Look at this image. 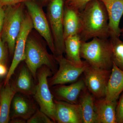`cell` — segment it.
I'll list each match as a JSON object with an SVG mask.
<instances>
[{"label": "cell", "instance_id": "28", "mask_svg": "<svg viewBox=\"0 0 123 123\" xmlns=\"http://www.w3.org/2000/svg\"><path fill=\"white\" fill-rule=\"evenodd\" d=\"M5 9L3 8V7L0 6V37L2 33Z\"/></svg>", "mask_w": 123, "mask_h": 123}, {"label": "cell", "instance_id": "7", "mask_svg": "<svg viewBox=\"0 0 123 123\" xmlns=\"http://www.w3.org/2000/svg\"><path fill=\"white\" fill-rule=\"evenodd\" d=\"M55 59L59 68L54 75L48 79L49 85L50 87L75 82L90 65L86 61L78 63L70 61L63 55Z\"/></svg>", "mask_w": 123, "mask_h": 123}, {"label": "cell", "instance_id": "16", "mask_svg": "<svg viewBox=\"0 0 123 123\" xmlns=\"http://www.w3.org/2000/svg\"><path fill=\"white\" fill-rule=\"evenodd\" d=\"M34 79L27 66L23 65L19 69L15 81L11 85L17 93L29 96L34 95L36 86Z\"/></svg>", "mask_w": 123, "mask_h": 123}, {"label": "cell", "instance_id": "22", "mask_svg": "<svg viewBox=\"0 0 123 123\" xmlns=\"http://www.w3.org/2000/svg\"><path fill=\"white\" fill-rule=\"evenodd\" d=\"M109 39L112 47L113 62L123 70V42L116 36H111Z\"/></svg>", "mask_w": 123, "mask_h": 123}, {"label": "cell", "instance_id": "8", "mask_svg": "<svg viewBox=\"0 0 123 123\" xmlns=\"http://www.w3.org/2000/svg\"><path fill=\"white\" fill-rule=\"evenodd\" d=\"M24 3L32 21L33 28L44 38L54 55L55 44L48 18L42 8L35 1L27 0Z\"/></svg>", "mask_w": 123, "mask_h": 123}, {"label": "cell", "instance_id": "10", "mask_svg": "<svg viewBox=\"0 0 123 123\" xmlns=\"http://www.w3.org/2000/svg\"><path fill=\"white\" fill-rule=\"evenodd\" d=\"M33 28H34L32 21L28 13L25 16L20 33L16 39L13 58L10 68L8 70L4 85L9 83L18 65L25 60L27 40Z\"/></svg>", "mask_w": 123, "mask_h": 123}, {"label": "cell", "instance_id": "33", "mask_svg": "<svg viewBox=\"0 0 123 123\" xmlns=\"http://www.w3.org/2000/svg\"><path fill=\"white\" fill-rule=\"evenodd\" d=\"M43 2H47V1H48V0H43Z\"/></svg>", "mask_w": 123, "mask_h": 123}, {"label": "cell", "instance_id": "25", "mask_svg": "<svg viewBox=\"0 0 123 123\" xmlns=\"http://www.w3.org/2000/svg\"><path fill=\"white\" fill-rule=\"evenodd\" d=\"M116 117L117 123H123V93L117 102Z\"/></svg>", "mask_w": 123, "mask_h": 123}, {"label": "cell", "instance_id": "30", "mask_svg": "<svg viewBox=\"0 0 123 123\" xmlns=\"http://www.w3.org/2000/svg\"><path fill=\"white\" fill-rule=\"evenodd\" d=\"M11 123H24L26 122L25 120H24L21 119H12Z\"/></svg>", "mask_w": 123, "mask_h": 123}, {"label": "cell", "instance_id": "23", "mask_svg": "<svg viewBox=\"0 0 123 123\" xmlns=\"http://www.w3.org/2000/svg\"><path fill=\"white\" fill-rule=\"evenodd\" d=\"M27 123H53V120L40 110L36 111L26 121Z\"/></svg>", "mask_w": 123, "mask_h": 123}, {"label": "cell", "instance_id": "6", "mask_svg": "<svg viewBox=\"0 0 123 123\" xmlns=\"http://www.w3.org/2000/svg\"><path fill=\"white\" fill-rule=\"evenodd\" d=\"M64 0H51L48 10V18L55 47V57L65 53L63 34V14Z\"/></svg>", "mask_w": 123, "mask_h": 123}, {"label": "cell", "instance_id": "31", "mask_svg": "<svg viewBox=\"0 0 123 123\" xmlns=\"http://www.w3.org/2000/svg\"><path fill=\"white\" fill-rule=\"evenodd\" d=\"M120 36L123 37V26L122 28L121 29V31H120Z\"/></svg>", "mask_w": 123, "mask_h": 123}, {"label": "cell", "instance_id": "14", "mask_svg": "<svg viewBox=\"0 0 123 123\" xmlns=\"http://www.w3.org/2000/svg\"><path fill=\"white\" fill-rule=\"evenodd\" d=\"M118 100L109 101L105 98H95V123H117L116 108Z\"/></svg>", "mask_w": 123, "mask_h": 123}, {"label": "cell", "instance_id": "2", "mask_svg": "<svg viewBox=\"0 0 123 123\" xmlns=\"http://www.w3.org/2000/svg\"><path fill=\"white\" fill-rule=\"evenodd\" d=\"M80 56L91 66L111 70L113 65L112 47L109 38H93L89 42L82 41Z\"/></svg>", "mask_w": 123, "mask_h": 123}, {"label": "cell", "instance_id": "13", "mask_svg": "<svg viewBox=\"0 0 123 123\" xmlns=\"http://www.w3.org/2000/svg\"><path fill=\"white\" fill-rule=\"evenodd\" d=\"M100 0L103 3L107 12L110 37H120L121 29L119 24L123 15V0Z\"/></svg>", "mask_w": 123, "mask_h": 123}, {"label": "cell", "instance_id": "19", "mask_svg": "<svg viewBox=\"0 0 123 123\" xmlns=\"http://www.w3.org/2000/svg\"><path fill=\"white\" fill-rule=\"evenodd\" d=\"M16 93L9 83L1 88L0 92V123L9 122L11 105Z\"/></svg>", "mask_w": 123, "mask_h": 123}, {"label": "cell", "instance_id": "32", "mask_svg": "<svg viewBox=\"0 0 123 123\" xmlns=\"http://www.w3.org/2000/svg\"><path fill=\"white\" fill-rule=\"evenodd\" d=\"M2 87V84L1 83H0V92L1 89Z\"/></svg>", "mask_w": 123, "mask_h": 123}, {"label": "cell", "instance_id": "9", "mask_svg": "<svg viewBox=\"0 0 123 123\" xmlns=\"http://www.w3.org/2000/svg\"><path fill=\"white\" fill-rule=\"evenodd\" d=\"M111 72L89 65L83 73L86 87L96 99L105 98Z\"/></svg>", "mask_w": 123, "mask_h": 123}, {"label": "cell", "instance_id": "12", "mask_svg": "<svg viewBox=\"0 0 123 123\" xmlns=\"http://www.w3.org/2000/svg\"><path fill=\"white\" fill-rule=\"evenodd\" d=\"M86 87L83 79L69 85H57L52 86L51 91L56 100L72 104L78 103L79 96Z\"/></svg>", "mask_w": 123, "mask_h": 123}, {"label": "cell", "instance_id": "26", "mask_svg": "<svg viewBox=\"0 0 123 123\" xmlns=\"http://www.w3.org/2000/svg\"><path fill=\"white\" fill-rule=\"evenodd\" d=\"M7 53L5 43L0 37V64H5L7 60Z\"/></svg>", "mask_w": 123, "mask_h": 123}, {"label": "cell", "instance_id": "4", "mask_svg": "<svg viewBox=\"0 0 123 123\" xmlns=\"http://www.w3.org/2000/svg\"><path fill=\"white\" fill-rule=\"evenodd\" d=\"M22 3L6 6L1 37L8 46L10 55H13L15 42L25 15Z\"/></svg>", "mask_w": 123, "mask_h": 123}, {"label": "cell", "instance_id": "27", "mask_svg": "<svg viewBox=\"0 0 123 123\" xmlns=\"http://www.w3.org/2000/svg\"><path fill=\"white\" fill-rule=\"evenodd\" d=\"M27 0H0V6H9L23 3Z\"/></svg>", "mask_w": 123, "mask_h": 123}, {"label": "cell", "instance_id": "3", "mask_svg": "<svg viewBox=\"0 0 123 123\" xmlns=\"http://www.w3.org/2000/svg\"><path fill=\"white\" fill-rule=\"evenodd\" d=\"M26 65L35 81H37L38 69L43 66L48 67L55 73L57 71V62L54 55L48 53L46 46L35 37L29 35L25 49Z\"/></svg>", "mask_w": 123, "mask_h": 123}, {"label": "cell", "instance_id": "21", "mask_svg": "<svg viewBox=\"0 0 123 123\" xmlns=\"http://www.w3.org/2000/svg\"><path fill=\"white\" fill-rule=\"evenodd\" d=\"M81 42L79 34L70 36L65 39V52L66 59L78 63L82 62L80 54Z\"/></svg>", "mask_w": 123, "mask_h": 123}, {"label": "cell", "instance_id": "1", "mask_svg": "<svg viewBox=\"0 0 123 123\" xmlns=\"http://www.w3.org/2000/svg\"><path fill=\"white\" fill-rule=\"evenodd\" d=\"M82 41L93 38H109L108 17L105 7L100 0H91L80 12Z\"/></svg>", "mask_w": 123, "mask_h": 123}, {"label": "cell", "instance_id": "17", "mask_svg": "<svg viewBox=\"0 0 123 123\" xmlns=\"http://www.w3.org/2000/svg\"><path fill=\"white\" fill-rule=\"evenodd\" d=\"M123 91V70L119 68L113 62L105 98L109 101L118 100Z\"/></svg>", "mask_w": 123, "mask_h": 123}, {"label": "cell", "instance_id": "15", "mask_svg": "<svg viewBox=\"0 0 123 123\" xmlns=\"http://www.w3.org/2000/svg\"><path fill=\"white\" fill-rule=\"evenodd\" d=\"M17 93L12 101V118L27 121L36 111V107L33 101L27 97L29 96Z\"/></svg>", "mask_w": 123, "mask_h": 123}, {"label": "cell", "instance_id": "18", "mask_svg": "<svg viewBox=\"0 0 123 123\" xmlns=\"http://www.w3.org/2000/svg\"><path fill=\"white\" fill-rule=\"evenodd\" d=\"M63 14L64 39L79 34L81 30L80 11L65 6Z\"/></svg>", "mask_w": 123, "mask_h": 123}, {"label": "cell", "instance_id": "20", "mask_svg": "<svg viewBox=\"0 0 123 123\" xmlns=\"http://www.w3.org/2000/svg\"><path fill=\"white\" fill-rule=\"evenodd\" d=\"M95 98L86 87L79 96L78 103L81 107L83 123H95Z\"/></svg>", "mask_w": 123, "mask_h": 123}, {"label": "cell", "instance_id": "24", "mask_svg": "<svg viewBox=\"0 0 123 123\" xmlns=\"http://www.w3.org/2000/svg\"><path fill=\"white\" fill-rule=\"evenodd\" d=\"M91 0H66L65 5L81 11L88 2Z\"/></svg>", "mask_w": 123, "mask_h": 123}, {"label": "cell", "instance_id": "34", "mask_svg": "<svg viewBox=\"0 0 123 123\" xmlns=\"http://www.w3.org/2000/svg\"><path fill=\"white\" fill-rule=\"evenodd\" d=\"M65 1H66V0H64Z\"/></svg>", "mask_w": 123, "mask_h": 123}, {"label": "cell", "instance_id": "29", "mask_svg": "<svg viewBox=\"0 0 123 123\" xmlns=\"http://www.w3.org/2000/svg\"><path fill=\"white\" fill-rule=\"evenodd\" d=\"M8 71L5 64H0V78L7 75Z\"/></svg>", "mask_w": 123, "mask_h": 123}, {"label": "cell", "instance_id": "11", "mask_svg": "<svg viewBox=\"0 0 123 123\" xmlns=\"http://www.w3.org/2000/svg\"><path fill=\"white\" fill-rule=\"evenodd\" d=\"M55 119L58 123H83L81 107L79 103L72 104L55 100Z\"/></svg>", "mask_w": 123, "mask_h": 123}, {"label": "cell", "instance_id": "5", "mask_svg": "<svg viewBox=\"0 0 123 123\" xmlns=\"http://www.w3.org/2000/svg\"><path fill=\"white\" fill-rule=\"evenodd\" d=\"M53 72L50 68L43 66L40 68L37 73L38 84L36 85L34 97L39 106L40 110L55 123V99L49 88L48 78Z\"/></svg>", "mask_w": 123, "mask_h": 123}]
</instances>
